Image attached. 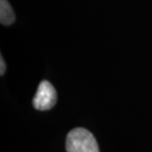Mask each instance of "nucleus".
<instances>
[{
  "instance_id": "obj_1",
  "label": "nucleus",
  "mask_w": 152,
  "mask_h": 152,
  "mask_svg": "<svg viewBox=\"0 0 152 152\" xmlns=\"http://www.w3.org/2000/svg\"><path fill=\"white\" fill-rule=\"evenodd\" d=\"M65 150L66 152H99V148L90 131L83 127H76L66 135Z\"/></svg>"
},
{
  "instance_id": "obj_2",
  "label": "nucleus",
  "mask_w": 152,
  "mask_h": 152,
  "mask_svg": "<svg viewBox=\"0 0 152 152\" xmlns=\"http://www.w3.org/2000/svg\"><path fill=\"white\" fill-rule=\"evenodd\" d=\"M58 100L56 90L53 85L48 80L39 82L37 91L33 98V106L37 110H49L51 109Z\"/></svg>"
},
{
  "instance_id": "obj_3",
  "label": "nucleus",
  "mask_w": 152,
  "mask_h": 152,
  "mask_svg": "<svg viewBox=\"0 0 152 152\" xmlns=\"http://www.w3.org/2000/svg\"><path fill=\"white\" fill-rule=\"evenodd\" d=\"M15 12L7 0H0V22L5 26H9L15 22Z\"/></svg>"
},
{
  "instance_id": "obj_4",
  "label": "nucleus",
  "mask_w": 152,
  "mask_h": 152,
  "mask_svg": "<svg viewBox=\"0 0 152 152\" xmlns=\"http://www.w3.org/2000/svg\"><path fill=\"white\" fill-rule=\"evenodd\" d=\"M5 71H6V63H5L4 58L1 56V58H0V75L4 76V75H5Z\"/></svg>"
}]
</instances>
